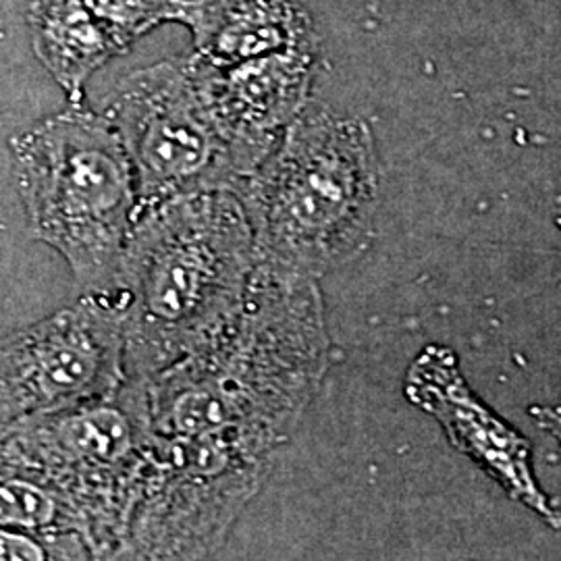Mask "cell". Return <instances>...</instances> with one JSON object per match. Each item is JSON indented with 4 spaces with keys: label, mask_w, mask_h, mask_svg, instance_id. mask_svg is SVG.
<instances>
[{
    "label": "cell",
    "mask_w": 561,
    "mask_h": 561,
    "mask_svg": "<svg viewBox=\"0 0 561 561\" xmlns=\"http://www.w3.org/2000/svg\"><path fill=\"white\" fill-rule=\"evenodd\" d=\"M403 393L439 422L449 443L497 482L507 497L535 512L547 526L561 528L560 510L535 477L533 445L470 389L451 347L426 345L405 373Z\"/></svg>",
    "instance_id": "ba28073f"
},
{
    "label": "cell",
    "mask_w": 561,
    "mask_h": 561,
    "mask_svg": "<svg viewBox=\"0 0 561 561\" xmlns=\"http://www.w3.org/2000/svg\"><path fill=\"white\" fill-rule=\"evenodd\" d=\"M329 362L317 279L256 264L236 317L140 381L150 439L119 560H204L221 551Z\"/></svg>",
    "instance_id": "6da1fadb"
},
{
    "label": "cell",
    "mask_w": 561,
    "mask_h": 561,
    "mask_svg": "<svg viewBox=\"0 0 561 561\" xmlns=\"http://www.w3.org/2000/svg\"><path fill=\"white\" fill-rule=\"evenodd\" d=\"M102 115L131 161L140 206L190 192L238 194L259 169L219 119L196 53L131 73Z\"/></svg>",
    "instance_id": "8992f818"
},
{
    "label": "cell",
    "mask_w": 561,
    "mask_h": 561,
    "mask_svg": "<svg viewBox=\"0 0 561 561\" xmlns=\"http://www.w3.org/2000/svg\"><path fill=\"white\" fill-rule=\"evenodd\" d=\"M125 381L119 319L83 294L76 306L0 337V426L111 398Z\"/></svg>",
    "instance_id": "52a82bcc"
},
{
    "label": "cell",
    "mask_w": 561,
    "mask_h": 561,
    "mask_svg": "<svg viewBox=\"0 0 561 561\" xmlns=\"http://www.w3.org/2000/svg\"><path fill=\"white\" fill-rule=\"evenodd\" d=\"M13 157L34 238L59 252L83 294L111 291L140 213L117 129L73 104L21 134Z\"/></svg>",
    "instance_id": "277c9868"
},
{
    "label": "cell",
    "mask_w": 561,
    "mask_h": 561,
    "mask_svg": "<svg viewBox=\"0 0 561 561\" xmlns=\"http://www.w3.org/2000/svg\"><path fill=\"white\" fill-rule=\"evenodd\" d=\"M530 416L541 431L561 445V405H535L530 408Z\"/></svg>",
    "instance_id": "4fadbf2b"
},
{
    "label": "cell",
    "mask_w": 561,
    "mask_h": 561,
    "mask_svg": "<svg viewBox=\"0 0 561 561\" xmlns=\"http://www.w3.org/2000/svg\"><path fill=\"white\" fill-rule=\"evenodd\" d=\"M30 27L38 59L73 104L90 76L125 53L85 0H34Z\"/></svg>",
    "instance_id": "8fae6325"
},
{
    "label": "cell",
    "mask_w": 561,
    "mask_h": 561,
    "mask_svg": "<svg viewBox=\"0 0 561 561\" xmlns=\"http://www.w3.org/2000/svg\"><path fill=\"white\" fill-rule=\"evenodd\" d=\"M256 268L240 196L190 192L140 206L119 277L101 298L119 319L125 370L148 381L236 317Z\"/></svg>",
    "instance_id": "7a4b0ae2"
},
{
    "label": "cell",
    "mask_w": 561,
    "mask_h": 561,
    "mask_svg": "<svg viewBox=\"0 0 561 561\" xmlns=\"http://www.w3.org/2000/svg\"><path fill=\"white\" fill-rule=\"evenodd\" d=\"M377 190L366 123L304 108L238 192L256 264L319 280L356 259L373 238Z\"/></svg>",
    "instance_id": "3957f363"
},
{
    "label": "cell",
    "mask_w": 561,
    "mask_h": 561,
    "mask_svg": "<svg viewBox=\"0 0 561 561\" xmlns=\"http://www.w3.org/2000/svg\"><path fill=\"white\" fill-rule=\"evenodd\" d=\"M181 23L194 50L213 65L273 53L314 50V27L300 0H187Z\"/></svg>",
    "instance_id": "30bf717a"
},
{
    "label": "cell",
    "mask_w": 561,
    "mask_h": 561,
    "mask_svg": "<svg viewBox=\"0 0 561 561\" xmlns=\"http://www.w3.org/2000/svg\"><path fill=\"white\" fill-rule=\"evenodd\" d=\"M202 76L227 134L261 167L306 108L314 50L273 53L225 67L202 59Z\"/></svg>",
    "instance_id": "9c48e42d"
},
{
    "label": "cell",
    "mask_w": 561,
    "mask_h": 561,
    "mask_svg": "<svg viewBox=\"0 0 561 561\" xmlns=\"http://www.w3.org/2000/svg\"><path fill=\"white\" fill-rule=\"evenodd\" d=\"M0 437L76 507L96 560H117L150 439L144 385L127 379L111 398L0 426Z\"/></svg>",
    "instance_id": "5b68a950"
},
{
    "label": "cell",
    "mask_w": 561,
    "mask_h": 561,
    "mask_svg": "<svg viewBox=\"0 0 561 561\" xmlns=\"http://www.w3.org/2000/svg\"><path fill=\"white\" fill-rule=\"evenodd\" d=\"M121 48H127L157 25L180 21L187 0H85Z\"/></svg>",
    "instance_id": "7c38bea8"
}]
</instances>
